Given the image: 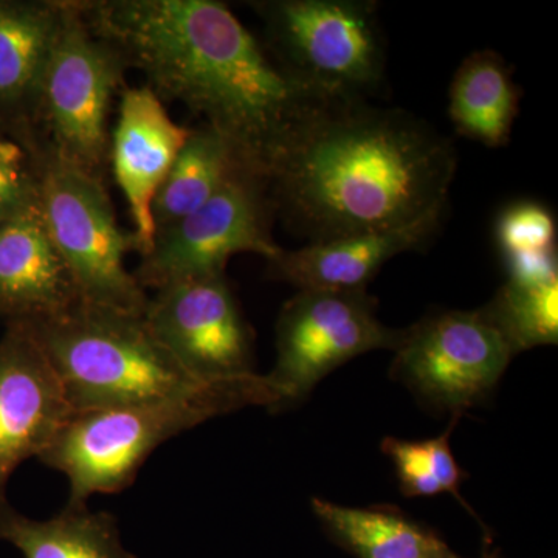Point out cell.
Returning a JSON list of instances; mask_svg holds the SVG:
<instances>
[{"mask_svg": "<svg viewBox=\"0 0 558 558\" xmlns=\"http://www.w3.org/2000/svg\"><path fill=\"white\" fill-rule=\"evenodd\" d=\"M451 424L444 435L425 440L387 438L381 451L395 464L400 490L405 497H436L450 494L464 502L459 487L464 483L465 473L459 468L450 447Z\"/></svg>", "mask_w": 558, "mask_h": 558, "instance_id": "7402d4cb", "label": "cell"}, {"mask_svg": "<svg viewBox=\"0 0 558 558\" xmlns=\"http://www.w3.org/2000/svg\"><path fill=\"white\" fill-rule=\"evenodd\" d=\"M128 70L121 51L92 31L78 0H62L36 123L43 153L106 183L110 110L128 87Z\"/></svg>", "mask_w": 558, "mask_h": 558, "instance_id": "5b68a950", "label": "cell"}, {"mask_svg": "<svg viewBox=\"0 0 558 558\" xmlns=\"http://www.w3.org/2000/svg\"><path fill=\"white\" fill-rule=\"evenodd\" d=\"M27 326L73 413L170 398L201 387L154 336L145 314L81 303Z\"/></svg>", "mask_w": 558, "mask_h": 558, "instance_id": "277c9868", "label": "cell"}, {"mask_svg": "<svg viewBox=\"0 0 558 558\" xmlns=\"http://www.w3.org/2000/svg\"><path fill=\"white\" fill-rule=\"evenodd\" d=\"M505 333L513 352L556 344L558 340V281L545 284L506 282L484 306Z\"/></svg>", "mask_w": 558, "mask_h": 558, "instance_id": "44dd1931", "label": "cell"}, {"mask_svg": "<svg viewBox=\"0 0 558 558\" xmlns=\"http://www.w3.org/2000/svg\"><path fill=\"white\" fill-rule=\"evenodd\" d=\"M190 131L171 119L165 101L148 86L121 92L119 117L110 131L109 168L130 205L131 234L140 258L153 248L154 199Z\"/></svg>", "mask_w": 558, "mask_h": 558, "instance_id": "4fadbf2b", "label": "cell"}, {"mask_svg": "<svg viewBox=\"0 0 558 558\" xmlns=\"http://www.w3.org/2000/svg\"><path fill=\"white\" fill-rule=\"evenodd\" d=\"M92 31L267 179L279 157L332 102L279 68L218 0H78Z\"/></svg>", "mask_w": 558, "mask_h": 558, "instance_id": "6da1fadb", "label": "cell"}, {"mask_svg": "<svg viewBox=\"0 0 558 558\" xmlns=\"http://www.w3.org/2000/svg\"><path fill=\"white\" fill-rule=\"evenodd\" d=\"M444 209H435L399 229L307 242L296 250L282 248L277 258L267 260L270 275L299 290H366L389 259L421 248L438 233Z\"/></svg>", "mask_w": 558, "mask_h": 558, "instance_id": "5bb4252c", "label": "cell"}, {"mask_svg": "<svg viewBox=\"0 0 558 558\" xmlns=\"http://www.w3.org/2000/svg\"><path fill=\"white\" fill-rule=\"evenodd\" d=\"M519 105V86L497 51L469 54L451 80L449 116L454 130L487 148L508 145Z\"/></svg>", "mask_w": 558, "mask_h": 558, "instance_id": "e0dca14e", "label": "cell"}, {"mask_svg": "<svg viewBox=\"0 0 558 558\" xmlns=\"http://www.w3.org/2000/svg\"><path fill=\"white\" fill-rule=\"evenodd\" d=\"M392 376L454 417L481 402L515 357L484 307L442 311L402 329Z\"/></svg>", "mask_w": 558, "mask_h": 558, "instance_id": "9c48e42d", "label": "cell"}, {"mask_svg": "<svg viewBox=\"0 0 558 558\" xmlns=\"http://www.w3.org/2000/svg\"><path fill=\"white\" fill-rule=\"evenodd\" d=\"M81 301L39 205L0 223V317L7 325L58 317Z\"/></svg>", "mask_w": 558, "mask_h": 558, "instance_id": "9a60e30c", "label": "cell"}, {"mask_svg": "<svg viewBox=\"0 0 558 558\" xmlns=\"http://www.w3.org/2000/svg\"><path fill=\"white\" fill-rule=\"evenodd\" d=\"M275 218L267 179L241 168L207 204L157 231L153 248L132 274L143 289L157 290L226 274L231 256L240 253L271 260L282 250L271 236Z\"/></svg>", "mask_w": 558, "mask_h": 558, "instance_id": "ba28073f", "label": "cell"}, {"mask_svg": "<svg viewBox=\"0 0 558 558\" xmlns=\"http://www.w3.org/2000/svg\"><path fill=\"white\" fill-rule=\"evenodd\" d=\"M451 558H459V557L454 556V554H453V556H451ZM483 558H495V557L486 556V557H483Z\"/></svg>", "mask_w": 558, "mask_h": 558, "instance_id": "d4e9b609", "label": "cell"}, {"mask_svg": "<svg viewBox=\"0 0 558 558\" xmlns=\"http://www.w3.org/2000/svg\"><path fill=\"white\" fill-rule=\"evenodd\" d=\"M377 301L366 290H299L279 312L277 362L267 374L284 407L306 398L319 380L376 349L399 347L402 330L376 314Z\"/></svg>", "mask_w": 558, "mask_h": 558, "instance_id": "30bf717a", "label": "cell"}, {"mask_svg": "<svg viewBox=\"0 0 558 558\" xmlns=\"http://www.w3.org/2000/svg\"><path fill=\"white\" fill-rule=\"evenodd\" d=\"M279 68L332 102L366 101L385 75L377 3L369 0L250 2Z\"/></svg>", "mask_w": 558, "mask_h": 558, "instance_id": "8992f818", "label": "cell"}, {"mask_svg": "<svg viewBox=\"0 0 558 558\" xmlns=\"http://www.w3.org/2000/svg\"><path fill=\"white\" fill-rule=\"evenodd\" d=\"M451 556H453V554H451ZM451 556L449 558H451Z\"/></svg>", "mask_w": 558, "mask_h": 558, "instance_id": "484cf974", "label": "cell"}, {"mask_svg": "<svg viewBox=\"0 0 558 558\" xmlns=\"http://www.w3.org/2000/svg\"><path fill=\"white\" fill-rule=\"evenodd\" d=\"M312 509L333 542L357 558H449L432 531L392 508H344L312 499Z\"/></svg>", "mask_w": 558, "mask_h": 558, "instance_id": "d6986e66", "label": "cell"}, {"mask_svg": "<svg viewBox=\"0 0 558 558\" xmlns=\"http://www.w3.org/2000/svg\"><path fill=\"white\" fill-rule=\"evenodd\" d=\"M72 413L31 330L7 325L0 340V502L22 462L39 458Z\"/></svg>", "mask_w": 558, "mask_h": 558, "instance_id": "7c38bea8", "label": "cell"}, {"mask_svg": "<svg viewBox=\"0 0 558 558\" xmlns=\"http://www.w3.org/2000/svg\"><path fill=\"white\" fill-rule=\"evenodd\" d=\"M62 0H0V126L43 153L38 110Z\"/></svg>", "mask_w": 558, "mask_h": 558, "instance_id": "2e32d148", "label": "cell"}, {"mask_svg": "<svg viewBox=\"0 0 558 558\" xmlns=\"http://www.w3.org/2000/svg\"><path fill=\"white\" fill-rule=\"evenodd\" d=\"M241 168H247L233 146L208 124L191 128L153 204L159 231L207 204ZM250 170V168H248Z\"/></svg>", "mask_w": 558, "mask_h": 558, "instance_id": "ffe728a7", "label": "cell"}, {"mask_svg": "<svg viewBox=\"0 0 558 558\" xmlns=\"http://www.w3.org/2000/svg\"><path fill=\"white\" fill-rule=\"evenodd\" d=\"M39 211L84 303L145 314L148 293L124 264L134 240L119 226L105 182L43 153Z\"/></svg>", "mask_w": 558, "mask_h": 558, "instance_id": "52a82bcc", "label": "cell"}, {"mask_svg": "<svg viewBox=\"0 0 558 558\" xmlns=\"http://www.w3.org/2000/svg\"><path fill=\"white\" fill-rule=\"evenodd\" d=\"M154 292L146 323L193 379L229 380L255 374L253 332L226 274L183 279Z\"/></svg>", "mask_w": 558, "mask_h": 558, "instance_id": "8fae6325", "label": "cell"}, {"mask_svg": "<svg viewBox=\"0 0 558 558\" xmlns=\"http://www.w3.org/2000/svg\"><path fill=\"white\" fill-rule=\"evenodd\" d=\"M0 542L24 558H138L124 548L116 517L87 506H65L49 520H33L5 499L0 502Z\"/></svg>", "mask_w": 558, "mask_h": 558, "instance_id": "ac0fdd59", "label": "cell"}, {"mask_svg": "<svg viewBox=\"0 0 558 558\" xmlns=\"http://www.w3.org/2000/svg\"><path fill=\"white\" fill-rule=\"evenodd\" d=\"M495 233L505 259L557 250L556 218L537 202L510 205L499 216Z\"/></svg>", "mask_w": 558, "mask_h": 558, "instance_id": "cb8c5ba5", "label": "cell"}, {"mask_svg": "<svg viewBox=\"0 0 558 558\" xmlns=\"http://www.w3.org/2000/svg\"><path fill=\"white\" fill-rule=\"evenodd\" d=\"M43 153L0 126V223L38 207Z\"/></svg>", "mask_w": 558, "mask_h": 558, "instance_id": "603a6c76", "label": "cell"}, {"mask_svg": "<svg viewBox=\"0 0 558 558\" xmlns=\"http://www.w3.org/2000/svg\"><path fill=\"white\" fill-rule=\"evenodd\" d=\"M279 411L281 391L259 374L207 381L170 398L70 414L38 458L69 480V508L130 487L146 459L180 433L245 407Z\"/></svg>", "mask_w": 558, "mask_h": 558, "instance_id": "3957f363", "label": "cell"}, {"mask_svg": "<svg viewBox=\"0 0 558 558\" xmlns=\"http://www.w3.org/2000/svg\"><path fill=\"white\" fill-rule=\"evenodd\" d=\"M457 150L427 121L366 101L312 120L267 175L275 216L307 242L409 226L446 208Z\"/></svg>", "mask_w": 558, "mask_h": 558, "instance_id": "7a4b0ae2", "label": "cell"}]
</instances>
